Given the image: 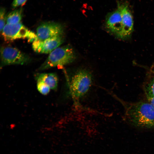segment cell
Segmentation results:
<instances>
[{
    "label": "cell",
    "mask_w": 154,
    "mask_h": 154,
    "mask_svg": "<svg viewBox=\"0 0 154 154\" xmlns=\"http://www.w3.org/2000/svg\"><path fill=\"white\" fill-rule=\"evenodd\" d=\"M126 120L133 126L141 128H154V108L149 102H123Z\"/></svg>",
    "instance_id": "obj_1"
},
{
    "label": "cell",
    "mask_w": 154,
    "mask_h": 154,
    "mask_svg": "<svg viewBox=\"0 0 154 154\" xmlns=\"http://www.w3.org/2000/svg\"><path fill=\"white\" fill-rule=\"evenodd\" d=\"M75 55L72 48L69 45L58 47L50 52L41 65L39 70L56 66H62L72 62Z\"/></svg>",
    "instance_id": "obj_2"
},
{
    "label": "cell",
    "mask_w": 154,
    "mask_h": 154,
    "mask_svg": "<svg viewBox=\"0 0 154 154\" xmlns=\"http://www.w3.org/2000/svg\"><path fill=\"white\" fill-rule=\"evenodd\" d=\"M92 82L91 74L86 70H80L72 77L69 83L70 95L76 98H80L88 91Z\"/></svg>",
    "instance_id": "obj_3"
},
{
    "label": "cell",
    "mask_w": 154,
    "mask_h": 154,
    "mask_svg": "<svg viewBox=\"0 0 154 154\" xmlns=\"http://www.w3.org/2000/svg\"><path fill=\"white\" fill-rule=\"evenodd\" d=\"M2 34L6 40L27 38L29 42H33L38 38L36 34L29 30L21 22L15 25L6 24Z\"/></svg>",
    "instance_id": "obj_4"
},
{
    "label": "cell",
    "mask_w": 154,
    "mask_h": 154,
    "mask_svg": "<svg viewBox=\"0 0 154 154\" xmlns=\"http://www.w3.org/2000/svg\"><path fill=\"white\" fill-rule=\"evenodd\" d=\"M1 65H23L30 61V57L17 48L10 46H3L1 49Z\"/></svg>",
    "instance_id": "obj_5"
},
{
    "label": "cell",
    "mask_w": 154,
    "mask_h": 154,
    "mask_svg": "<svg viewBox=\"0 0 154 154\" xmlns=\"http://www.w3.org/2000/svg\"><path fill=\"white\" fill-rule=\"evenodd\" d=\"M117 3L121 10L123 26L118 38L121 39L126 40L130 37L133 31V17L127 2H118Z\"/></svg>",
    "instance_id": "obj_6"
},
{
    "label": "cell",
    "mask_w": 154,
    "mask_h": 154,
    "mask_svg": "<svg viewBox=\"0 0 154 154\" xmlns=\"http://www.w3.org/2000/svg\"><path fill=\"white\" fill-rule=\"evenodd\" d=\"M63 41V35L44 40L37 38L33 42L32 47L34 51L37 53H50L59 47Z\"/></svg>",
    "instance_id": "obj_7"
},
{
    "label": "cell",
    "mask_w": 154,
    "mask_h": 154,
    "mask_svg": "<svg viewBox=\"0 0 154 154\" xmlns=\"http://www.w3.org/2000/svg\"><path fill=\"white\" fill-rule=\"evenodd\" d=\"M63 28L60 24L53 22H47L40 25L37 29L38 38L44 40L63 35Z\"/></svg>",
    "instance_id": "obj_8"
},
{
    "label": "cell",
    "mask_w": 154,
    "mask_h": 154,
    "mask_svg": "<svg viewBox=\"0 0 154 154\" xmlns=\"http://www.w3.org/2000/svg\"><path fill=\"white\" fill-rule=\"evenodd\" d=\"M106 25L107 29L112 33L119 37L123 29L122 16L120 7L109 13L106 19Z\"/></svg>",
    "instance_id": "obj_9"
},
{
    "label": "cell",
    "mask_w": 154,
    "mask_h": 154,
    "mask_svg": "<svg viewBox=\"0 0 154 154\" xmlns=\"http://www.w3.org/2000/svg\"><path fill=\"white\" fill-rule=\"evenodd\" d=\"M35 78L37 81L43 82L50 88L53 90H56L58 82V78L54 73H43L36 75Z\"/></svg>",
    "instance_id": "obj_10"
},
{
    "label": "cell",
    "mask_w": 154,
    "mask_h": 154,
    "mask_svg": "<svg viewBox=\"0 0 154 154\" xmlns=\"http://www.w3.org/2000/svg\"><path fill=\"white\" fill-rule=\"evenodd\" d=\"M22 17L23 9L22 8L12 11L6 16L7 24L15 25L20 23Z\"/></svg>",
    "instance_id": "obj_11"
},
{
    "label": "cell",
    "mask_w": 154,
    "mask_h": 154,
    "mask_svg": "<svg viewBox=\"0 0 154 154\" xmlns=\"http://www.w3.org/2000/svg\"><path fill=\"white\" fill-rule=\"evenodd\" d=\"M143 89L148 100L154 97V76L145 82L144 85Z\"/></svg>",
    "instance_id": "obj_12"
},
{
    "label": "cell",
    "mask_w": 154,
    "mask_h": 154,
    "mask_svg": "<svg viewBox=\"0 0 154 154\" xmlns=\"http://www.w3.org/2000/svg\"><path fill=\"white\" fill-rule=\"evenodd\" d=\"M37 88L39 92L44 95L47 94L50 89L49 86L41 81H37Z\"/></svg>",
    "instance_id": "obj_13"
},
{
    "label": "cell",
    "mask_w": 154,
    "mask_h": 154,
    "mask_svg": "<svg viewBox=\"0 0 154 154\" xmlns=\"http://www.w3.org/2000/svg\"><path fill=\"white\" fill-rule=\"evenodd\" d=\"M6 16L5 9L4 8H1L0 10V29L1 32L5 25Z\"/></svg>",
    "instance_id": "obj_14"
},
{
    "label": "cell",
    "mask_w": 154,
    "mask_h": 154,
    "mask_svg": "<svg viewBox=\"0 0 154 154\" xmlns=\"http://www.w3.org/2000/svg\"><path fill=\"white\" fill-rule=\"evenodd\" d=\"M27 0H13L12 4L13 8H15L24 5Z\"/></svg>",
    "instance_id": "obj_15"
},
{
    "label": "cell",
    "mask_w": 154,
    "mask_h": 154,
    "mask_svg": "<svg viewBox=\"0 0 154 154\" xmlns=\"http://www.w3.org/2000/svg\"><path fill=\"white\" fill-rule=\"evenodd\" d=\"M149 102L150 103L154 108V97L149 100H148Z\"/></svg>",
    "instance_id": "obj_16"
}]
</instances>
